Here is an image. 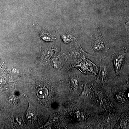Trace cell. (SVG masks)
Wrapping results in <instances>:
<instances>
[{"label": "cell", "instance_id": "cell-1", "mask_svg": "<svg viewBox=\"0 0 129 129\" xmlns=\"http://www.w3.org/2000/svg\"><path fill=\"white\" fill-rule=\"evenodd\" d=\"M97 35L94 39L92 46L94 51H99L104 48V40L102 38L100 33H98Z\"/></svg>", "mask_w": 129, "mask_h": 129}, {"label": "cell", "instance_id": "cell-2", "mask_svg": "<svg viewBox=\"0 0 129 129\" xmlns=\"http://www.w3.org/2000/svg\"><path fill=\"white\" fill-rule=\"evenodd\" d=\"M123 56L122 55H120L115 58L114 61V64L115 65L116 72H119L120 70L121 64L123 61Z\"/></svg>", "mask_w": 129, "mask_h": 129}, {"label": "cell", "instance_id": "cell-3", "mask_svg": "<svg viewBox=\"0 0 129 129\" xmlns=\"http://www.w3.org/2000/svg\"><path fill=\"white\" fill-rule=\"evenodd\" d=\"M48 90L45 88H40L37 91V96L40 98H45L48 95Z\"/></svg>", "mask_w": 129, "mask_h": 129}, {"label": "cell", "instance_id": "cell-4", "mask_svg": "<svg viewBox=\"0 0 129 129\" xmlns=\"http://www.w3.org/2000/svg\"><path fill=\"white\" fill-rule=\"evenodd\" d=\"M120 125L122 129H127L129 127V120L127 119H124L121 120Z\"/></svg>", "mask_w": 129, "mask_h": 129}, {"label": "cell", "instance_id": "cell-5", "mask_svg": "<svg viewBox=\"0 0 129 129\" xmlns=\"http://www.w3.org/2000/svg\"><path fill=\"white\" fill-rule=\"evenodd\" d=\"M26 116V118L29 120L34 119L35 117H36L35 112L31 110H29L28 111Z\"/></svg>", "mask_w": 129, "mask_h": 129}, {"label": "cell", "instance_id": "cell-6", "mask_svg": "<svg viewBox=\"0 0 129 129\" xmlns=\"http://www.w3.org/2000/svg\"><path fill=\"white\" fill-rule=\"evenodd\" d=\"M76 119L80 121H83L84 117L83 113L79 111H78L76 113Z\"/></svg>", "mask_w": 129, "mask_h": 129}, {"label": "cell", "instance_id": "cell-7", "mask_svg": "<svg viewBox=\"0 0 129 129\" xmlns=\"http://www.w3.org/2000/svg\"><path fill=\"white\" fill-rule=\"evenodd\" d=\"M72 83L73 87L74 88H77L78 86V83L77 80L73 79L72 80Z\"/></svg>", "mask_w": 129, "mask_h": 129}, {"label": "cell", "instance_id": "cell-8", "mask_svg": "<svg viewBox=\"0 0 129 129\" xmlns=\"http://www.w3.org/2000/svg\"><path fill=\"white\" fill-rule=\"evenodd\" d=\"M116 97H117V99L118 101L123 102H124V99L121 96V95H117L116 96Z\"/></svg>", "mask_w": 129, "mask_h": 129}, {"label": "cell", "instance_id": "cell-9", "mask_svg": "<svg viewBox=\"0 0 129 129\" xmlns=\"http://www.w3.org/2000/svg\"><path fill=\"white\" fill-rule=\"evenodd\" d=\"M128 97L129 98V93H128Z\"/></svg>", "mask_w": 129, "mask_h": 129}]
</instances>
